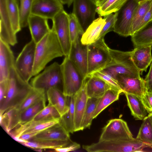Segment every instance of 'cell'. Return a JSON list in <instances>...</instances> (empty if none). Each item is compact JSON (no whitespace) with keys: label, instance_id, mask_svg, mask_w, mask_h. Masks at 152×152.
<instances>
[{"label":"cell","instance_id":"cell-38","mask_svg":"<svg viewBox=\"0 0 152 152\" xmlns=\"http://www.w3.org/2000/svg\"><path fill=\"white\" fill-rule=\"evenodd\" d=\"M60 118V115L56 108L48 104V105L38 113L32 120L39 121Z\"/></svg>","mask_w":152,"mask_h":152},{"label":"cell","instance_id":"cell-14","mask_svg":"<svg viewBox=\"0 0 152 152\" xmlns=\"http://www.w3.org/2000/svg\"><path fill=\"white\" fill-rule=\"evenodd\" d=\"M80 39L72 44L68 56L85 79L88 75L87 45H82Z\"/></svg>","mask_w":152,"mask_h":152},{"label":"cell","instance_id":"cell-9","mask_svg":"<svg viewBox=\"0 0 152 152\" xmlns=\"http://www.w3.org/2000/svg\"><path fill=\"white\" fill-rule=\"evenodd\" d=\"M138 4L134 0H128L115 12L113 31L124 37L131 36V28L134 11Z\"/></svg>","mask_w":152,"mask_h":152},{"label":"cell","instance_id":"cell-45","mask_svg":"<svg viewBox=\"0 0 152 152\" xmlns=\"http://www.w3.org/2000/svg\"><path fill=\"white\" fill-rule=\"evenodd\" d=\"M152 20V1L150 8L143 18L139 27L140 29Z\"/></svg>","mask_w":152,"mask_h":152},{"label":"cell","instance_id":"cell-49","mask_svg":"<svg viewBox=\"0 0 152 152\" xmlns=\"http://www.w3.org/2000/svg\"><path fill=\"white\" fill-rule=\"evenodd\" d=\"M148 115L149 116L152 121V113H149Z\"/></svg>","mask_w":152,"mask_h":152},{"label":"cell","instance_id":"cell-40","mask_svg":"<svg viewBox=\"0 0 152 152\" xmlns=\"http://www.w3.org/2000/svg\"><path fill=\"white\" fill-rule=\"evenodd\" d=\"M91 75H94L99 78L109 85L112 88L122 91L115 80L102 72L97 71L94 72Z\"/></svg>","mask_w":152,"mask_h":152},{"label":"cell","instance_id":"cell-13","mask_svg":"<svg viewBox=\"0 0 152 152\" xmlns=\"http://www.w3.org/2000/svg\"><path fill=\"white\" fill-rule=\"evenodd\" d=\"M64 10L59 0H34L31 14L52 20Z\"/></svg>","mask_w":152,"mask_h":152},{"label":"cell","instance_id":"cell-8","mask_svg":"<svg viewBox=\"0 0 152 152\" xmlns=\"http://www.w3.org/2000/svg\"><path fill=\"white\" fill-rule=\"evenodd\" d=\"M36 45V43L31 39L25 45L15 59L16 69L27 83L33 77Z\"/></svg>","mask_w":152,"mask_h":152},{"label":"cell","instance_id":"cell-23","mask_svg":"<svg viewBox=\"0 0 152 152\" xmlns=\"http://www.w3.org/2000/svg\"><path fill=\"white\" fill-rule=\"evenodd\" d=\"M86 88L88 98H100L112 87L99 78L91 75L86 78Z\"/></svg>","mask_w":152,"mask_h":152},{"label":"cell","instance_id":"cell-39","mask_svg":"<svg viewBox=\"0 0 152 152\" xmlns=\"http://www.w3.org/2000/svg\"><path fill=\"white\" fill-rule=\"evenodd\" d=\"M104 17L105 20V23L101 32L98 39L104 38V36L107 33L113 31L115 21V14L112 13Z\"/></svg>","mask_w":152,"mask_h":152},{"label":"cell","instance_id":"cell-4","mask_svg":"<svg viewBox=\"0 0 152 152\" xmlns=\"http://www.w3.org/2000/svg\"><path fill=\"white\" fill-rule=\"evenodd\" d=\"M61 66L63 93L66 96H73L81 88L85 78L68 56H65Z\"/></svg>","mask_w":152,"mask_h":152},{"label":"cell","instance_id":"cell-6","mask_svg":"<svg viewBox=\"0 0 152 152\" xmlns=\"http://www.w3.org/2000/svg\"><path fill=\"white\" fill-rule=\"evenodd\" d=\"M43 70L31 79L30 84L32 87L44 89L46 92L53 88L61 89V87L63 89L61 64L55 62Z\"/></svg>","mask_w":152,"mask_h":152},{"label":"cell","instance_id":"cell-25","mask_svg":"<svg viewBox=\"0 0 152 152\" xmlns=\"http://www.w3.org/2000/svg\"><path fill=\"white\" fill-rule=\"evenodd\" d=\"M100 71L115 80L116 76L119 75H124L135 78H141L140 72L138 69L129 68L113 61L107 66Z\"/></svg>","mask_w":152,"mask_h":152},{"label":"cell","instance_id":"cell-31","mask_svg":"<svg viewBox=\"0 0 152 152\" xmlns=\"http://www.w3.org/2000/svg\"><path fill=\"white\" fill-rule=\"evenodd\" d=\"M72 141H28L20 143L22 145L34 149H55L65 147Z\"/></svg>","mask_w":152,"mask_h":152},{"label":"cell","instance_id":"cell-22","mask_svg":"<svg viewBox=\"0 0 152 152\" xmlns=\"http://www.w3.org/2000/svg\"><path fill=\"white\" fill-rule=\"evenodd\" d=\"M48 104L53 106L57 110L61 117L69 110L67 96L63 94L62 91L57 88H53L46 92Z\"/></svg>","mask_w":152,"mask_h":152},{"label":"cell","instance_id":"cell-46","mask_svg":"<svg viewBox=\"0 0 152 152\" xmlns=\"http://www.w3.org/2000/svg\"><path fill=\"white\" fill-rule=\"evenodd\" d=\"M74 0H59L63 4H66L68 7L70 6L73 3Z\"/></svg>","mask_w":152,"mask_h":152},{"label":"cell","instance_id":"cell-21","mask_svg":"<svg viewBox=\"0 0 152 152\" xmlns=\"http://www.w3.org/2000/svg\"><path fill=\"white\" fill-rule=\"evenodd\" d=\"M152 46L135 48L132 51L131 58L137 68L142 73L146 72L152 61Z\"/></svg>","mask_w":152,"mask_h":152},{"label":"cell","instance_id":"cell-12","mask_svg":"<svg viewBox=\"0 0 152 152\" xmlns=\"http://www.w3.org/2000/svg\"><path fill=\"white\" fill-rule=\"evenodd\" d=\"M60 118H53L42 120L34 121L19 124L8 134L15 140L23 134L40 132L60 122Z\"/></svg>","mask_w":152,"mask_h":152},{"label":"cell","instance_id":"cell-7","mask_svg":"<svg viewBox=\"0 0 152 152\" xmlns=\"http://www.w3.org/2000/svg\"><path fill=\"white\" fill-rule=\"evenodd\" d=\"M127 123L119 118L110 120L103 128L99 141L129 140L134 139Z\"/></svg>","mask_w":152,"mask_h":152},{"label":"cell","instance_id":"cell-35","mask_svg":"<svg viewBox=\"0 0 152 152\" xmlns=\"http://www.w3.org/2000/svg\"><path fill=\"white\" fill-rule=\"evenodd\" d=\"M128 0H104L97 7L96 12L100 17L118 11Z\"/></svg>","mask_w":152,"mask_h":152},{"label":"cell","instance_id":"cell-28","mask_svg":"<svg viewBox=\"0 0 152 152\" xmlns=\"http://www.w3.org/2000/svg\"><path fill=\"white\" fill-rule=\"evenodd\" d=\"M123 91L111 88L107 90L100 98L94 112L93 118L98 115L110 105L119 99L120 94Z\"/></svg>","mask_w":152,"mask_h":152},{"label":"cell","instance_id":"cell-44","mask_svg":"<svg viewBox=\"0 0 152 152\" xmlns=\"http://www.w3.org/2000/svg\"><path fill=\"white\" fill-rule=\"evenodd\" d=\"M8 79L0 82V102L4 99L8 87Z\"/></svg>","mask_w":152,"mask_h":152},{"label":"cell","instance_id":"cell-20","mask_svg":"<svg viewBox=\"0 0 152 152\" xmlns=\"http://www.w3.org/2000/svg\"><path fill=\"white\" fill-rule=\"evenodd\" d=\"M87 78H85L81 88L74 95L75 132L80 131L81 124L88 99L86 88Z\"/></svg>","mask_w":152,"mask_h":152},{"label":"cell","instance_id":"cell-5","mask_svg":"<svg viewBox=\"0 0 152 152\" xmlns=\"http://www.w3.org/2000/svg\"><path fill=\"white\" fill-rule=\"evenodd\" d=\"M0 28L15 36L21 30L19 9L15 0H0Z\"/></svg>","mask_w":152,"mask_h":152},{"label":"cell","instance_id":"cell-37","mask_svg":"<svg viewBox=\"0 0 152 152\" xmlns=\"http://www.w3.org/2000/svg\"><path fill=\"white\" fill-rule=\"evenodd\" d=\"M69 33L72 44L75 43L80 39V36H82L84 31L72 13L69 14Z\"/></svg>","mask_w":152,"mask_h":152},{"label":"cell","instance_id":"cell-24","mask_svg":"<svg viewBox=\"0 0 152 152\" xmlns=\"http://www.w3.org/2000/svg\"><path fill=\"white\" fill-rule=\"evenodd\" d=\"M105 23V19L101 17L95 19L82 35L80 39L81 44L88 45L96 42Z\"/></svg>","mask_w":152,"mask_h":152},{"label":"cell","instance_id":"cell-27","mask_svg":"<svg viewBox=\"0 0 152 152\" xmlns=\"http://www.w3.org/2000/svg\"><path fill=\"white\" fill-rule=\"evenodd\" d=\"M132 115L137 120H143L147 115L141 98L132 94L124 93Z\"/></svg>","mask_w":152,"mask_h":152},{"label":"cell","instance_id":"cell-18","mask_svg":"<svg viewBox=\"0 0 152 152\" xmlns=\"http://www.w3.org/2000/svg\"><path fill=\"white\" fill-rule=\"evenodd\" d=\"M69 133L60 122L40 132L31 141H67L70 140Z\"/></svg>","mask_w":152,"mask_h":152},{"label":"cell","instance_id":"cell-30","mask_svg":"<svg viewBox=\"0 0 152 152\" xmlns=\"http://www.w3.org/2000/svg\"><path fill=\"white\" fill-rule=\"evenodd\" d=\"M152 0H146L138 4L133 15L131 28V36L139 29L140 25L149 9Z\"/></svg>","mask_w":152,"mask_h":152},{"label":"cell","instance_id":"cell-26","mask_svg":"<svg viewBox=\"0 0 152 152\" xmlns=\"http://www.w3.org/2000/svg\"><path fill=\"white\" fill-rule=\"evenodd\" d=\"M131 36L134 48L152 46V20Z\"/></svg>","mask_w":152,"mask_h":152},{"label":"cell","instance_id":"cell-41","mask_svg":"<svg viewBox=\"0 0 152 152\" xmlns=\"http://www.w3.org/2000/svg\"><path fill=\"white\" fill-rule=\"evenodd\" d=\"M141 98L147 112L152 113V92L146 91Z\"/></svg>","mask_w":152,"mask_h":152},{"label":"cell","instance_id":"cell-19","mask_svg":"<svg viewBox=\"0 0 152 152\" xmlns=\"http://www.w3.org/2000/svg\"><path fill=\"white\" fill-rule=\"evenodd\" d=\"M28 26L31 39L36 43L40 41L51 30L48 19L31 14L28 18Z\"/></svg>","mask_w":152,"mask_h":152},{"label":"cell","instance_id":"cell-10","mask_svg":"<svg viewBox=\"0 0 152 152\" xmlns=\"http://www.w3.org/2000/svg\"><path fill=\"white\" fill-rule=\"evenodd\" d=\"M52 20V28L58 39L64 56H68L72 45L69 31V14L64 10L56 15Z\"/></svg>","mask_w":152,"mask_h":152},{"label":"cell","instance_id":"cell-1","mask_svg":"<svg viewBox=\"0 0 152 152\" xmlns=\"http://www.w3.org/2000/svg\"><path fill=\"white\" fill-rule=\"evenodd\" d=\"M63 56L64 54L60 43L51 28L50 31L36 43L33 76L40 73L53 59Z\"/></svg>","mask_w":152,"mask_h":152},{"label":"cell","instance_id":"cell-34","mask_svg":"<svg viewBox=\"0 0 152 152\" xmlns=\"http://www.w3.org/2000/svg\"><path fill=\"white\" fill-rule=\"evenodd\" d=\"M136 138L152 148V121L148 115L143 119Z\"/></svg>","mask_w":152,"mask_h":152},{"label":"cell","instance_id":"cell-43","mask_svg":"<svg viewBox=\"0 0 152 152\" xmlns=\"http://www.w3.org/2000/svg\"><path fill=\"white\" fill-rule=\"evenodd\" d=\"M144 80L147 91L152 92V61L149 71Z\"/></svg>","mask_w":152,"mask_h":152},{"label":"cell","instance_id":"cell-36","mask_svg":"<svg viewBox=\"0 0 152 152\" xmlns=\"http://www.w3.org/2000/svg\"><path fill=\"white\" fill-rule=\"evenodd\" d=\"M19 9L21 27L28 26V18L31 15L34 0H15Z\"/></svg>","mask_w":152,"mask_h":152},{"label":"cell","instance_id":"cell-33","mask_svg":"<svg viewBox=\"0 0 152 152\" xmlns=\"http://www.w3.org/2000/svg\"><path fill=\"white\" fill-rule=\"evenodd\" d=\"M100 98H88L81 124L80 130L89 128Z\"/></svg>","mask_w":152,"mask_h":152},{"label":"cell","instance_id":"cell-11","mask_svg":"<svg viewBox=\"0 0 152 152\" xmlns=\"http://www.w3.org/2000/svg\"><path fill=\"white\" fill-rule=\"evenodd\" d=\"M72 13L84 32L95 19L97 6L93 0H74Z\"/></svg>","mask_w":152,"mask_h":152},{"label":"cell","instance_id":"cell-29","mask_svg":"<svg viewBox=\"0 0 152 152\" xmlns=\"http://www.w3.org/2000/svg\"><path fill=\"white\" fill-rule=\"evenodd\" d=\"M46 91L44 90L32 87L21 103L13 108L16 113H20L38 101L46 98Z\"/></svg>","mask_w":152,"mask_h":152},{"label":"cell","instance_id":"cell-3","mask_svg":"<svg viewBox=\"0 0 152 152\" xmlns=\"http://www.w3.org/2000/svg\"><path fill=\"white\" fill-rule=\"evenodd\" d=\"M110 48L105 43L104 38L99 39L95 42L87 45L88 75L100 71L113 61Z\"/></svg>","mask_w":152,"mask_h":152},{"label":"cell","instance_id":"cell-16","mask_svg":"<svg viewBox=\"0 0 152 152\" xmlns=\"http://www.w3.org/2000/svg\"><path fill=\"white\" fill-rule=\"evenodd\" d=\"M10 45L0 39V82L8 79L15 59Z\"/></svg>","mask_w":152,"mask_h":152},{"label":"cell","instance_id":"cell-15","mask_svg":"<svg viewBox=\"0 0 152 152\" xmlns=\"http://www.w3.org/2000/svg\"><path fill=\"white\" fill-rule=\"evenodd\" d=\"M115 80L124 93L132 94L141 98L147 91L143 78H135L124 75H119L116 76Z\"/></svg>","mask_w":152,"mask_h":152},{"label":"cell","instance_id":"cell-47","mask_svg":"<svg viewBox=\"0 0 152 152\" xmlns=\"http://www.w3.org/2000/svg\"><path fill=\"white\" fill-rule=\"evenodd\" d=\"M96 4L97 6H99L104 1V0H93Z\"/></svg>","mask_w":152,"mask_h":152},{"label":"cell","instance_id":"cell-2","mask_svg":"<svg viewBox=\"0 0 152 152\" xmlns=\"http://www.w3.org/2000/svg\"><path fill=\"white\" fill-rule=\"evenodd\" d=\"M7 91L3 100L0 102V114L9 109L18 105L26 96L32 87L25 81L15 66L10 71Z\"/></svg>","mask_w":152,"mask_h":152},{"label":"cell","instance_id":"cell-48","mask_svg":"<svg viewBox=\"0 0 152 152\" xmlns=\"http://www.w3.org/2000/svg\"><path fill=\"white\" fill-rule=\"evenodd\" d=\"M137 3L139 4L146 0H134Z\"/></svg>","mask_w":152,"mask_h":152},{"label":"cell","instance_id":"cell-17","mask_svg":"<svg viewBox=\"0 0 152 152\" xmlns=\"http://www.w3.org/2000/svg\"><path fill=\"white\" fill-rule=\"evenodd\" d=\"M46 98L42 99L20 113H16L12 108H10L12 130L19 124L32 120L46 106Z\"/></svg>","mask_w":152,"mask_h":152},{"label":"cell","instance_id":"cell-32","mask_svg":"<svg viewBox=\"0 0 152 152\" xmlns=\"http://www.w3.org/2000/svg\"><path fill=\"white\" fill-rule=\"evenodd\" d=\"M68 111L60 118V122L70 133L75 131L74 95L67 96Z\"/></svg>","mask_w":152,"mask_h":152},{"label":"cell","instance_id":"cell-42","mask_svg":"<svg viewBox=\"0 0 152 152\" xmlns=\"http://www.w3.org/2000/svg\"><path fill=\"white\" fill-rule=\"evenodd\" d=\"M80 147V145L76 142H71L68 145L62 148H57L54 150V151L58 152H67L74 151L79 149Z\"/></svg>","mask_w":152,"mask_h":152}]
</instances>
